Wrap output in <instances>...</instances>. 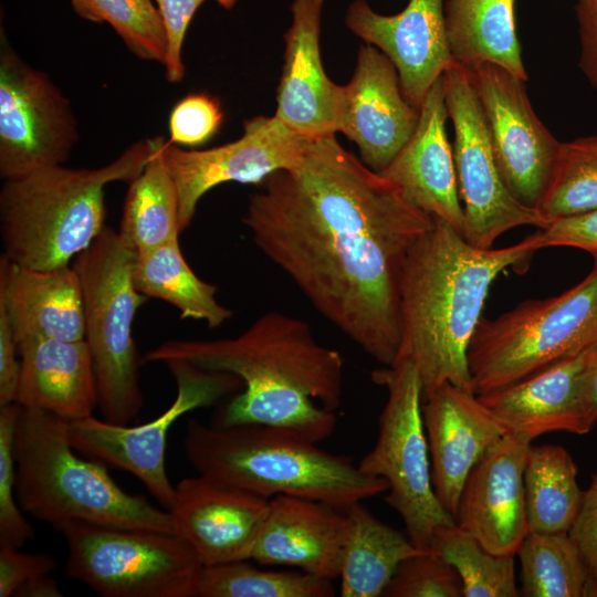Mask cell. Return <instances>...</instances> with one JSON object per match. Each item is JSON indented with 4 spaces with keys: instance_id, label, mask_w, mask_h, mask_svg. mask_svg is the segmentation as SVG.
<instances>
[{
    "instance_id": "1",
    "label": "cell",
    "mask_w": 597,
    "mask_h": 597,
    "mask_svg": "<svg viewBox=\"0 0 597 597\" xmlns=\"http://www.w3.org/2000/svg\"><path fill=\"white\" fill-rule=\"evenodd\" d=\"M260 187L242 218L256 248L323 317L376 362L392 365L404 264L433 218L335 135L314 139L294 166Z\"/></svg>"
},
{
    "instance_id": "2",
    "label": "cell",
    "mask_w": 597,
    "mask_h": 597,
    "mask_svg": "<svg viewBox=\"0 0 597 597\" xmlns=\"http://www.w3.org/2000/svg\"><path fill=\"white\" fill-rule=\"evenodd\" d=\"M143 360H179L240 378L242 392L211 425H261L316 444L335 429L344 359L316 341L307 322L289 314L266 312L235 337L167 341Z\"/></svg>"
},
{
    "instance_id": "3",
    "label": "cell",
    "mask_w": 597,
    "mask_h": 597,
    "mask_svg": "<svg viewBox=\"0 0 597 597\" xmlns=\"http://www.w3.org/2000/svg\"><path fill=\"white\" fill-rule=\"evenodd\" d=\"M432 218L404 264L396 358L416 367L422 401L444 383L472 389L468 348L489 290L506 269L523 272L535 252L526 238L506 248H476Z\"/></svg>"
},
{
    "instance_id": "4",
    "label": "cell",
    "mask_w": 597,
    "mask_h": 597,
    "mask_svg": "<svg viewBox=\"0 0 597 597\" xmlns=\"http://www.w3.org/2000/svg\"><path fill=\"white\" fill-rule=\"evenodd\" d=\"M164 138L140 139L98 168L56 165L4 180L0 190L3 255L36 270L70 265L105 228L106 186L136 178Z\"/></svg>"
},
{
    "instance_id": "5",
    "label": "cell",
    "mask_w": 597,
    "mask_h": 597,
    "mask_svg": "<svg viewBox=\"0 0 597 597\" xmlns=\"http://www.w3.org/2000/svg\"><path fill=\"white\" fill-rule=\"evenodd\" d=\"M184 448L197 473L266 499L291 495L346 510L388 491L385 479L363 473L350 458L266 426L190 419Z\"/></svg>"
},
{
    "instance_id": "6",
    "label": "cell",
    "mask_w": 597,
    "mask_h": 597,
    "mask_svg": "<svg viewBox=\"0 0 597 597\" xmlns=\"http://www.w3.org/2000/svg\"><path fill=\"white\" fill-rule=\"evenodd\" d=\"M77 453L67 421L21 407L14 436L15 494L24 512L53 528L84 522L175 533L166 509L125 492L104 462Z\"/></svg>"
},
{
    "instance_id": "7",
    "label": "cell",
    "mask_w": 597,
    "mask_h": 597,
    "mask_svg": "<svg viewBox=\"0 0 597 597\" xmlns=\"http://www.w3.org/2000/svg\"><path fill=\"white\" fill-rule=\"evenodd\" d=\"M137 251L105 226L95 241L75 259L84 304V341L94 367L98 408L103 419L129 425L144 406L133 322L147 297L133 284Z\"/></svg>"
},
{
    "instance_id": "8",
    "label": "cell",
    "mask_w": 597,
    "mask_h": 597,
    "mask_svg": "<svg viewBox=\"0 0 597 597\" xmlns=\"http://www.w3.org/2000/svg\"><path fill=\"white\" fill-rule=\"evenodd\" d=\"M597 343V264L566 292L481 317L468 348L472 390L485 395Z\"/></svg>"
},
{
    "instance_id": "9",
    "label": "cell",
    "mask_w": 597,
    "mask_h": 597,
    "mask_svg": "<svg viewBox=\"0 0 597 597\" xmlns=\"http://www.w3.org/2000/svg\"><path fill=\"white\" fill-rule=\"evenodd\" d=\"M54 530L66 543V575L103 597L198 596L203 566L176 533L84 522Z\"/></svg>"
},
{
    "instance_id": "10",
    "label": "cell",
    "mask_w": 597,
    "mask_h": 597,
    "mask_svg": "<svg viewBox=\"0 0 597 597\" xmlns=\"http://www.w3.org/2000/svg\"><path fill=\"white\" fill-rule=\"evenodd\" d=\"M371 379L386 388L387 400L375 446L358 468L387 481L385 501L400 515L413 545L429 549L433 532L455 521L433 490L418 371L409 360L399 359L374 370Z\"/></svg>"
},
{
    "instance_id": "11",
    "label": "cell",
    "mask_w": 597,
    "mask_h": 597,
    "mask_svg": "<svg viewBox=\"0 0 597 597\" xmlns=\"http://www.w3.org/2000/svg\"><path fill=\"white\" fill-rule=\"evenodd\" d=\"M165 365L176 379L177 396L156 419L129 426L90 416L67 421V431L78 453L132 473L169 510L175 498V485L166 471L170 428L185 413L212 406L221 397L243 388V383L232 374L205 370L185 362L171 360Z\"/></svg>"
},
{
    "instance_id": "12",
    "label": "cell",
    "mask_w": 597,
    "mask_h": 597,
    "mask_svg": "<svg viewBox=\"0 0 597 597\" xmlns=\"http://www.w3.org/2000/svg\"><path fill=\"white\" fill-rule=\"evenodd\" d=\"M443 80L454 130L452 150L464 239L476 248L490 249L501 234L516 227H546L541 212L521 203L505 186L468 70L454 61Z\"/></svg>"
},
{
    "instance_id": "13",
    "label": "cell",
    "mask_w": 597,
    "mask_h": 597,
    "mask_svg": "<svg viewBox=\"0 0 597 597\" xmlns=\"http://www.w3.org/2000/svg\"><path fill=\"white\" fill-rule=\"evenodd\" d=\"M80 137L69 98L7 42L0 48V176L63 165Z\"/></svg>"
},
{
    "instance_id": "14",
    "label": "cell",
    "mask_w": 597,
    "mask_h": 597,
    "mask_svg": "<svg viewBox=\"0 0 597 597\" xmlns=\"http://www.w3.org/2000/svg\"><path fill=\"white\" fill-rule=\"evenodd\" d=\"M465 69L479 98L505 186L516 200L537 210L561 142L535 114L525 80L488 62Z\"/></svg>"
},
{
    "instance_id": "15",
    "label": "cell",
    "mask_w": 597,
    "mask_h": 597,
    "mask_svg": "<svg viewBox=\"0 0 597 597\" xmlns=\"http://www.w3.org/2000/svg\"><path fill=\"white\" fill-rule=\"evenodd\" d=\"M314 139L273 116L243 122L242 135L208 149H186L165 139L161 155L179 198V229L186 230L201 198L226 182L260 185L271 174L294 166Z\"/></svg>"
},
{
    "instance_id": "16",
    "label": "cell",
    "mask_w": 597,
    "mask_h": 597,
    "mask_svg": "<svg viewBox=\"0 0 597 597\" xmlns=\"http://www.w3.org/2000/svg\"><path fill=\"white\" fill-rule=\"evenodd\" d=\"M270 499L198 473L175 485L174 531L202 566L251 559Z\"/></svg>"
},
{
    "instance_id": "17",
    "label": "cell",
    "mask_w": 597,
    "mask_h": 597,
    "mask_svg": "<svg viewBox=\"0 0 597 597\" xmlns=\"http://www.w3.org/2000/svg\"><path fill=\"white\" fill-rule=\"evenodd\" d=\"M345 24L392 62L405 97L417 109L454 62L447 38L444 0H409L392 15L376 12L366 0H354L346 10Z\"/></svg>"
},
{
    "instance_id": "18",
    "label": "cell",
    "mask_w": 597,
    "mask_h": 597,
    "mask_svg": "<svg viewBox=\"0 0 597 597\" xmlns=\"http://www.w3.org/2000/svg\"><path fill=\"white\" fill-rule=\"evenodd\" d=\"M419 109L405 97L392 62L377 48L358 51L350 81L343 85L337 133L354 142L362 161L383 171L415 133Z\"/></svg>"
},
{
    "instance_id": "19",
    "label": "cell",
    "mask_w": 597,
    "mask_h": 597,
    "mask_svg": "<svg viewBox=\"0 0 597 597\" xmlns=\"http://www.w3.org/2000/svg\"><path fill=\"white\" fill-rule=\"evenodd\" d=\"M531 443L505 434L469 472L455 524L494 555H515L530 532L524 468Z\"/></svg>"
},
{
    "instance_id": "20",
    "label": "cell",
    "mask_w": 597,
    "mask_h": 597,
    "mask_svg": "<svg viewBox=\"0 0 597 597\" xmlns=\"http://www.w3.org/2000/svg\"><path fill=\"white\" fill-rule=\"evenodd\" d=\"M422 418L433 490L443 509L455 519L469 472L507 431L472 389L450 383L422 401Z\"/></svg>"
},
{
    "instance_id": "21",
    "label": "cell",
    "mask_w": 597,
    "mask_h": 597,
    "mask_svg": "<svg viewBox=\"0 0 597 597\" xmlns=\"http://www.w3.org/2000/svg\"><path fill=\"white\" fill-rule=\"evenodd\" d=\"M325 0H293L292 22L276 90L274 116L295 133L318 139L337 133L343 85L326 74L320 50Z\"/></svg>"
},
{
    "instance_id": "22",
    "label": "cell",
    "mask_w": 597,
    "mask_h": 597,
    "mask_svg": "<svg viewBox=\"0 0 597 597\" xmlns=\"http://www.w3.org/2000/svg\"><path fill=\"white\" fill-rule=\"evenodd\" d=\"M348 528L345 510L315 500L276 495L270 499L251 559L334 580L341 575Z\"/></svg>"
},
{
    "instance_id": "23",
    "label": "cell",
    "mask_w": 597,
    "mask_h": 597,
    "mask_svg": "<svg viewBox=\"0 0 597 597\" xmlns=\"http://www.w3.org/2000/svg\"><path fill=\"white\" fill-rule=\"evenodd\" d=\"M448 117L442 75L420 106L415 133L379 174L396 184L416 207L463 235L453 150L446 132Z\"/></svg>"
},
{
    "instance_id": "24",
    "label": "cell",
    "mask_w": 597,
    "mask_h": 597,
    "mask_svg": "<svg viewBox=\"0 0 597 597\" xmlns=\"http://www.w3.org/2000/svg\"><path fill=\"white\" fill-rule=\"evenodd\" d=\"M594 345L479 398L509 434L526 443L556 431L588 433L582 390L584 369Z\"/></svg>"
},
{
    "instance_id": "25",
    "label": "cell",
    "mask_w": 597,
    "mask_h": 597,
    "mask_svg": "<svg viewBox=\"0 0 597 597\" xmlns=\"http://www.w3.org/2000/svg\"><path fill=\"white\" fill-rule=\"evenodd\" d=\"M0 300L18 344L33 337L84 339L82 285L73 265L36 270L2 255Z\"/></svg>"
},
{
    "instance_id": "26",
    "label": "cell",
    "mask_w": 597,
    "mask_h": 597,
    "mask_svg": "<svg viewBox=\"0 0 597 597\" xmlns=\"http://www.w3.org/2000/svg\"><path fill=\"white\" fill-rule=\"evenodd\" d=\"M18 347L21 368L15 404L65 421L93 416L98 406L97 386L84 339L33 337Z\"/></svg>"
},
{
    "instance_id": "27",
    "label": "cell",
    "mask_w": 597,
    "mask_h": 597,
    "mask_svg": "<svg viewBox=\"0 0 597 597\" xmlns=\"http://www.w3.org/2000/svg\"><path fill=\"white\" fill-rule=\"evenodd\" d=\"M516 0H444L449 49L464 67L488 62L527 81L516 34Z\"/></svg>"
},
{
    "instance_id": "28",
    "label": "cell",
    "mask_w": 597,
    "mask_h": 597,
    "mask_svg": "<svg viewBox=\"0 0 597 597\" xmlns=\"http://www.w3.org/2000/svg\"><path fill=\"white\" fill-rule=\"evenodd\" d=\"M349 528L341 569L342 597H378L397 566L423 551L376 519L362 502L345 510Z\"/></svg>"
},
{
    "instance_id": "29",
    "label": "cell",
    "mask_w": 597,
    "mask_h": 597,
    "mask_svg": "<svg viewBox=\"0 0 597 597\" xmlns=\"http://www.w3.org/2000/svg\"><path fill=\"white\" fill-rule=\"evenodd\" d=\"M178 239L137 253L133 284L145 297L158 298L176 307L182 320L201 321L208 327L217 328L232 313L218 302L217 287L197 276L189 266Z\"/></svg>"
},
{
    "instance_id": "30",
    "label": "cell",
    "mask_w": 597,
    "mask_h": 597,
    "mask_svg": "<svg viewBox=\"0 0 597 597\" xmlns=\"http://www.w3.org/2000/svg\"><path fill=\"white\" fill-rule=\"evenodd\" d=\"M578 468L562 446L530 444L524 468L530 532H568L582 505Z\"/></svg>"
},
{
    "instance_id": "31",
    "label": "cell",
    "mask_w": 597,
    "mask_h": 597,
    "mask_svg": "<svg viewBox=\"0 0 597 597\" xmlns=\"http://www.w3.org/2000/svg\"><path fill=\"white\" fill-rule=\"evenodd\" d=\"M163 139L143 171L128 182L119 233L137 253L179 238V198L161 155Z\"/></svg>"
},
{
    "instance_id": "32",
    "label": "cell",
    "mask_w": 597,
    "mask_h": 597,
    "mask_svg": "<svg viewBox=\"0 0 597 597\" xmlns=\"http://www.w3.org/2000/svg\"><path fill=\"white\" fill-rule=\"evenodd\" d=\"M516 554L521 596L585 597L588 572L568 532H528Z\"/></svg>"
},
{
    "instance_id": "33",
    "label": "cell",
    "mask_w": 597,
    "mask_h": 597,
    "mask_svg": "<svg viewBox=\"0 0 597 597\" xmlns=\"http://www.w3.org/2000/svg\"><path fill=\"white\" fill-rule=\"evenodd\" d=\"M333 580L300 569L266 570L235 561L203 566L200 597H331Z\"/></svg>"
},
{
    "instance_id": "34",
    "label": "cell",
    "mask_w": 597,
    "mask_h": 597,
    "mask_svg": "<svg viewBox=\"0 0 597 597\" xmlns=\"http://www.w3.org/2000/svg\"><path fill=\"white\" fill-rule=\"evenodd\" d=\"M429 548L458 572L463 597H517L514 555H494L457 524L441 525L432 534Z\"/></svg>"
},
{
    "instance_id": "35",
    "label": "cell",
    "mask_w": 597,
    "mask_h": 597,
    "mask_svg": "<svg viewBox=\"0 0 597 597\" xmlns=\"http://www.w3.org/2000/svg\"><path fill=\"white\" fill-rule=\"evenodd\" d=\"M597 208V135L561 143L537 210L549 223Z\"/></svg>"
},
{
    "instance_id": "36",
    "label": "cell",
    "mask_w": 597,
    "mask_h": 597,
    "mask_svg": "<svg viewBox=\"0 0 597 597\" xmlns=\"http://www.w3.org/2000/svg\"><path fill=\"white\" fill-rule=\"evenodd\" d=\"M74 12L94 23H107L138 59L165 63L167 35L153 0H70Z\"/></svg>"
},
{
    "instance_id": "37",
    "label": "cell",
    "mask_w": 597,
    "mask_h": 597,
    "mask_svg": "<svg viewBox=\"0 0 597 597\" xmlns=\"http://www.w3.org/2000/svg\"><path fill=\"white\" fill-rule=\"evenodd\" d=\"M21 406H0V547L21 548L34 537L17 494L14 436Z\"/></svg>"
},
{
    "instance_id": "38",
    "label": "cell",
    "mask_w": 597,
    "mask_h": 597,
    "mask_svg": "<svg viewBox=\"0 0 597 597\" xmlns=\"http://www.w3.org/2000/svg\"><path fill=\"white\" fill-rule=\"evenodd\" d=\"M381 596L463 597V588L455 568L429 548L404 559Z\"/></svg>"
},
{
    "instance_id": "39",
    "label": "cell",
    "mask_w": 597,
    "mask_h": 597,
    "mask_svg": "<svg viewBox=\"0 0 597 597\" xmlns=\"http://www.w3.org/2000/svg\"><path fill=\"white\" fill-rule=\"evenodd\" d=\"M223 113L217 98L207 93H191L171 109L168 143L196 148L208 143L219 130Z\"/></svg>"
},
{
    "instance_id": "40",
    "label": "cell",
    "mask_w": 597,
    "mask_h": 597,
    "mask_svg": "<svg viewBox=\"0 0 597 597\" xmlns=\"http://www.w3.org/2000/svg\"><path fill=\"white\" fill-rule=\"evenodd\" d=\"M163 19L167 35L165 77L176 84L184 80L182 49L188 27L197 10L208 0H153ZM224 9L233 8L238 0H212Z\"/></svg>"
},
{
    "instance_id": "41",
    "label": "cell",
    "mask_w": 597,
    "mask_h": 597,
    "mask_svg": "<svg viewBox=\"0 0 597 597\" xmlns=\"http://www.w3.org/2000/svg\"><path fill=\"white\" fill-rule=\"evenodd\" d=\"M537 251L549 247H570L590 253L597 264V208L552 220L526 237Z\"/></svg>"
},
{
    "instance_id": "42",
    "label": "cell",
    "mask_w": 597,
    "mask_h": 597,
    "mask_svg": "<svg viewBox=\"0 0 597 597\" xmlns=\"http://www.w3.org/2000/svg\"><path fill=\"white\" fill-rule=\"evenodd\" d=\"M57 567L45 553H24L20 548L0 547V597H12L24 583L50 575Z\"/></svg>"
},
{
    "instance_id": "43",
    "label": "cell",
    "mask_w": 597,
    "mask_h": 597,
    "mask_svg": "<svg viewBox=\"0 0 597 597\" xmlns=\"http://www.w3.org/2000/svg\"><path fill=\"white\" fill-rule=\"evenodd\" d=\"M578 547L588 572L585 597L597 584V473L593 474L589 486L584 490L579 512L568 531Z\"/></svg>"
},
{
    "instance_id": "44",
    "label": "cell",
    "mask_w": 597,
    "mask_h": 597,
    "mask_svg": "<svg viewBox=\"0 0 597 597\" xmlns=\"http://www.w3.org/2000/svg\"><path fill=\"white\" fill-rule=\"evenodd\" d=\"M575 13L579 39L578 66L597 92V0H577Z\"/></svg>"
},
{
    "instance_id": "45",
    "label": "cell",
    "mask_w": 597,
    "mask_h": 597,
    "mask_svg": "<svg viewBox=\"0 0 597 597\" xmlns=\"http://www.w3.org/2000/svg\"><path fill=\"white\" fill-rule=\"evenodd\" d=\"M19 347L4 303L0 300V406L14 402L19 378Z\"/></svg>"
},
{
    "instance_id": "46",
    "label": "cell",
    "mask_w": 597,
    "mask_h": 597,
    "mask_svg": "<svg viewBox=\"0 0 597 597\" xmlns=\"http://www.w3.org/2000/svg\"><path fill=\"white\" fill-rule=\"evenodd\" d=\"M582 400L588 431L597 425V343L591 347L584 375Z\"/></svg>"
},
{
    "instance_id": "47",
    "label": "cell",
    "mask_w": 597,
    "mask_h": 597,
    "mask_svg": "<svg viewBox=\"0 0 597 597\" xmlns=\"http://www.w3.org/2000/svg\"><path fill=\"white\" fill-rule=\"evenodd\" d=\"M59 584L50 575L35 577L21 585L14 597H61Z\"/></svg>"
},
{
    "instance_id": "48",
    "label": "cell",
    "mask_w": 597,
    "mask_h": 597,
    "mask_svg": "<svg viewBox=\"0 0 597 597\" xmlns=\"http://www.w3.org/2000/svg\"><path fill=\"white\" fill-rule=\"evenodd\" d=\"M587 597H597V584L589 589Z\"/></svg>"
}]
</instances>
